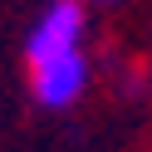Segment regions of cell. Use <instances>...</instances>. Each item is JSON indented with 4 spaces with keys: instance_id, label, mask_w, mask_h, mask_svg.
Instances as JSON below:
<instances>
[{
    "instance_id": "obj_1",
    "label": "cell",
    "mask_w": 152,
    "mask_h": 152,
    "mask_svg": "<svg viewBox=\"0 0 152 152\" xmlns=\"http://www.w3.org/2000/svg\"><path fill=\"white\" fill-rule=\"evenodd\" d=\"M83 0H49V10L34 20L30 39H25V64H49V59H64V54H79L83 49Z\"/></svg>"
},
{
    "instance_id": "obj_2",
    "label": "cell",
    "mask_w": 152,
    "mask_h": 152,
    "mask_svg": "<svg viewBox=\"0 0 152 152\" xmlns=\"http://www.w3.org/2000/svg\"><path fill=\"white\" fill-rule=\"evenodd\" d=\"M83 88H88V59H83V49L30 69V93H34L39 108H74L83 98Z\"/></svg>"
},
{
    "instance_id": "obj_3",
    "label": "cell",
    "mask_w": 152,
    "mask_h": 152,
    "mask_svg": "<svg viewBox=\"0 0 152 152\" xmlns=\"http://www.w3.org/2000/svg\"><path fill=\"white\" fill-rule=\"evenodd\" d=\"M98 5H113V0H98Z\"/></svg>"
}]
</instances>
